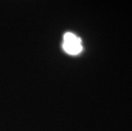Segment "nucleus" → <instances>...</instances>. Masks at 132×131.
<instances>
[{
    "mask_svg": "<svg viewBox=\"0 0 132 131\" xmlns=\"http://www.w3.org/2000/svg\"><path fill=\"white\" fill-rule=\"evenodd\" d=\"M63 49L67 54L76 55L83 50L82 41L78 36L72 32H67L63 38Z\"/></svg>",
    "mask_w": 132,
    "mask_h": 131,
    "instance_id": "1",
    "label": "nucleus"
}]
</instances>
